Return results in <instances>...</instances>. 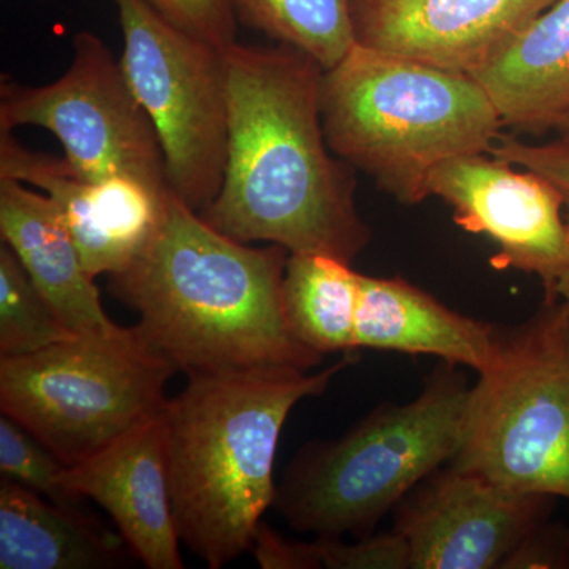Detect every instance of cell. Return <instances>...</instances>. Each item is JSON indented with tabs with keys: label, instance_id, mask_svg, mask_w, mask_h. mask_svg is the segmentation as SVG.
I'll list each match as a JSON object with an SVG mask.
<instances>
[{
	"label": "cell",
	"instance_id": "6da1fadb",
	"mask_svg": "<svg viewBox=\"0 0 569 569\" xmlns=\"http://www.w3.org/2000/svg\"><path fill=\"white\" fill-rule=\"evenodd\" d=\"M228 152L220 192L198 212L239 242H269L351 264L372 239L350 164L326 141L323 69L305 52L224 48Z\"/></svg>",
	"mask_w": 569,
	"mask_h": 569
},
{
	"label": "cell",
	"instance_id": "7a4b0ae2",
	"mask_svg": "<svg viewBox=\"0 0 569 569\" xmlns=\"http://www.w3.org/2000/svg\"><path fill=\"white\" fill-rule=\"evenodd\" d=\"M290 252L220 233L173 192L149 246L118 274L116 299L187 377L291 367L312 370L325 355L296 339L282 305Z\"/></svg>",
	"mask_w": 569,
	"mask_h": 569
},
{
	"label": "cell",
	"instance_id": "3957f363",
	"mask_svg": "<svg viewBox=\"0 0 569 569\" xmlns=\"http://www.w3.org/2000/svg\"><path fill=\"white\" fill-rule=\"evenodd\" d=\"M358 359L343 353L318 373L291 367L193 376L164 403L171 508L179 538L211 569L252 550L274 507L280 433L296 403L323 395Z\"/></svg>",
	"mask_w": 569,
	"mask_h": 569
},
{
	"label": "cell",
	"instance_id": "277c9868",
	"mask_svg": "<svg viewBox=\"0 0 569 569\" xmlns=\"http://www.w3.org/2000/svg\"><path fill=\"white\" fill-rule=\"evenodd\" d=\"M320 108L331 151L406 206L432 197L441 164L489 153L505 126L471 74L358 43L323 70Z\"/></svg>",
	"mask_w": 569,
	"mask_h": 569
},
{
	"label": "cell",
	"instance_id": "5b68a950",
	"mask_svg": "<svg viewBox=\"0 0 569 569\" xmlns=\"http://www.w3.org/2000/svg\"><path fill=\"white\" fill-rule=\"evenodd\" d=\"M470 392L460 366L441 361L417 399L383 403L346 436L307 445L277 488V512L317 538L370 537L422 479L458 455Z\"/></svg>",
	"mask_w": 569,
	"mask_h": 569
},
{
	"label": "cell",
	"instance_id": "8992f818",
	"mask_svg": "<svg viewBox=\"0 0 569 569\" xmlns=\"http://www.w3.org/2000/svg\"><path fill=\"white\" fill-rule=\"evenodd\" d=\"M176 372L138 325L77 336L0 358V408L70 468L162 413Z\"/></svg>",
	"mask_w": 569,
	"mask_h": 569
},
{
	"label": "cell",
	"instance_id": "52a82bcc",
	"mask_svg": "<svg viewBox=\"0 0 569 569\" xmlns=\"http://www.w3.org/2000/svg\"><path fill=\"white\" fill-rule=\"evenodd\" d=\"M451 466L505 488L569 500V305L545 299L501 329L496 362L471 387Z\"/></svg>",
	"mask_w": 569,
	"mask_h": 569
},
{
	"label": "cell",
	"instance_id": "ba28073f",
	"mask_svg": "<svg viewBox=\"0 0 569 569\" xmlns=\"http://www.w3.org/2000/svg\"><path fill=\"white\" fill-rule=\"evenodd\" d=\"M121 67L159 134L170 190L201 212L220 192L228 152L224 48L183 31L149 0H112Z\"/></svg>",
	"mask_w": 569,
	"mask_h": 569
},
{
	"label": "cell",
	"instance_id": "9c48e42d",
	"mask_svg": "<svg viewBox=\"0 0 569 569\" xmlns=\"http://www.w3.org/2000/svg\"><path fill=\"white\" fill-rule=\"evenodd\" d=\"M33 126L61 141L82 178H130L157 193L171 192L156 127L138 102L110 48L92 32L73 40V59L59 80L0 84V132Z\"/></svg>",
	"mask_w": 569,
	"mask_h": 569
},
{
	"label": "cell",
	"instance_id": "30bf717a",
	"mask_svg": "<svg viewBox=\"0 0 569 569\" xmlns=\"http://www.w3.org/2000/svg\"><path fill=\"white\" fill-rule=\"evenodd\" d=\"M557 497L520 492L451 466L438 468L396 507L392 531L408 569H493L548 522Z\"/></svg>",
	"mask_w": 569,
	"mask_h": 569
},
{
	"label": "cell",
	"instance_id": "8fae6325",
	"mask_svg": "<svg viewBox=\"0 0 569 569\" xmlns=\"http://www.w3.org/2000/svg\"><path fill=\"white\" fill-rule=\"evenodd\" d=\"M430 194L451 206L456 223L496 242L497 268L538 277L548 301L569 268L563 197L541 176L490 153L458 157L436 170Z\"/></svg>",
	"mask_w": 569,
	"mask_h": 569
},
{
	"label": "cell",
	"instance_id": "7c38bea8",
	"mask_svg": "<svg viewBox=\"0 0 569 569\" xmlns=\"http://www.w3.org/2000/svg\"><path fill=\"white\" fill-rule=\"evenodd\" d=\"M0 178L31 183L50 198L96 279L123 271L149 246L170 194L130 178H82L63 157L32 151L11 132H0Z\"/></svg>",
	"mask_w": 569,
	"mask_h": 569
},
{
	"label": "cell",
	"instance_id": "4fadbf2b",
	"mask_svg": "<svg viewBox=\"0 0 569 569\" xmlns=\"http://www.w3.org/2000/svg\"><path fill=\"white\" fill-rule=\"evenodd\" d=\"M556 0H351L356 43L471 74Z\"/></svg>",
	"mask_w": 569,
	"mask_h": 569
},
{
	"label": "cell",
	"instance_id": "5bb4252c",
	"mask_svg": "<svg viewBox=\"0 0 569 569\" xmlns=\"http://www.w3.org/2000/svg\"><path fill=\"white\" fill-rule=\"evenodd\" d=\"M62 486L69 500L91 498L108 511L142 565L186 568L171 508L162 413L86 462L67 468Z\"/></svg>",
	"mask_w": 569,
	"mask_h": 569
},
{
	"label": "cell",
	"instance_id": "9a60e30c",
	"mask_svg": "<svg viewBox=\"0 0 569 569\" xmlns=\"http://www.w3.org/2000/svg\"><path fill=\"white\" fill-rule=\"evenodd\" d=\"M501 329L441 305L402 277H361L356 348L437 356L482 373L496 362Z\"/></svg>",
	"mask_w": 569,
	"mask_h": 569
},
{
	"label": "cell",
	"instance_id": "2e32d148",
	"mask_svg": "<svg viewBox=\"0 0 569 569\" xmlns=\"http://www.w3.org/2000/svg\"><path fill=\"white\" fill-rule=\"evenodd\" d=\"M0 236L74 335L107 337L121 331L104 312L96 277L82 264L47 194L0 178Z\"/></svg>",
	"mask_w": 569,
	"mask_h": 569
},
{
	"label": "cell",
	"instance_id": "e0dca14e",
	"mask_svg": "<svg viewBox=\"0 0 569 569\" xmlns=\"http://www.w3.org/2000/svg\"><path fill=\"white\" fill-rule=\"evenodd\" d=\"M471 77L505 126L553 129L569 111V0L550 3Z\"/></svg>",
	"mask_w": 569,
	"mask_h": 569
},
{
	"label": "cell",
	"instance_id": "ac0fdd59",
	"mask_svg": "<svg viewBox=\"0 0 569 569\" xmlns=\"http://www.w3.org/2000/svg\"><path fill=\"white\" fill-rule=\"evenodd\" d=\"M133 556L121 533L20 482L0 481V568L107 569Z\"/></svg>",
	"mask_w": 569,
	"mask_h": 569
},
{
	"label": "cell",
	"instance_id": "d6986e66",
	"mask_svg": "<svg viewBox=\"0 0 569 569\" xmlns=\"http://www.w3.org/2000/svg\"><path fill=\"white\" fill-rule=\"evenodd\" d=\"M361 277L351 264L317 253H290L282 282L288 326L317 353L356 351Z\"/></svg>",
	"mask_w": 569,
	"mask_h": 569
},
{
	"label": "cell",
	"instance_id": "ffe728a7",
	"mask_svg": "<svg viewBox=\"0 0 569 569\" xmlns=\"http://www.w3.org/2000/svg\"><path fill=\"white\" fill-rule=\"evenodd\" d=\"M236 18L305 52L323 70L356 44L351 0H231Z\"/></svg>",
	"mask_w": 569,
	"mask_h": 569
},
{
	"label": "cell",
	"instance_id": "44dd1931",
	"mask_svg": "<svg viewBox=\"0 0 569 569\" xmlns=\"http://www.w3.org/2000/svg\"><path fill=\"white\" fill-rule=\"evenodd\" d=\"M33 283L10 246H0V358L37 353L77 337Z\"/></svg>",
	"mask_w": 569,
	"mask_h": 569
},
{
	"label": "cell",
	"instance_id": "7402d4cb",
	"mask_svg": "<svg viewBox=\"0 0 569 569\" xmlns=\"http://www.w3.org/2000/svg\"><path fill=\"white\" fill-rule=\"evenodd\" d=\"M69 467L44 447L39 438L18 425L14 419L0 418V473L2 478L20 482L58 503H78L69 500L62 478Z\"/></svg>",
	"mask_w": 569,
	"mask_h": 569
},
{
	"label": "cell",
	"instance_id": "603a6c76",
	"mask_svg": "<svg viewBox=\"0 0 569 569\" xmlns=\"http://www.w3.org/2000/svg\"><path fill=\"white\" fill-rule=\"evenodd\" d=\"M310 546L316 569H408L406 545L392 530L353 542L342 538H317Z\"/></svg>",
	"mask_w": 569,
	"mask_h": 569
},
{
	"label": "cell",
	"instance_id": "cb8c5ba5",
	"mask_svg": "<svg viewBox=\"0 0 569 569\" xmlns=\"http://www.w3.org/2000/svg\"><path fill=\"white\" fill-rule=\"evenodd\" d=\"M167 20L216 47L236 41V13L231 0H149Z\"/></svg>",
	"mask_w": 569,
	"mask_h": 569
},
{
	"label": "cell",
	"instance_id": "d4e9b609",
	"mask_svg": "<svg viewBox=\"0 0 569 569\" xmlns=\"http://www.w3.org/2000/svg\"><path fill=\"white\" fill-rule=\"evenodd\" d=\"M490 156L529 170L552 183L569 208V141L527 142L501 133Z\"/></svg>",
	"mask_w": 569,
	"mask_h": 569
},
{
	"label": "cell",
	"instance_id": "484cf974",
	"mask_svg": "<svg viewBox=\"0 0 569 569\" xmlns=\"http://www.w3.org/2000/svg\"><path fill=\"white\" fill-rule=\"evenodd\" d=\"M503 569H569V527L560 522L541 523L505 560Z\"/></svg>",
	"mask_w": 569,
	"mask_h": 569
},
{
	"label": "cell",
	"instance_id": "4316f807",
	"mask_svg": "<svg viewBox=\"0 0 569 569\" xmlns=\"http://www.w3.org/2000/svg\"><path fill=\"white\" fill-rule=\"evenodd\" d=\"M567 222L569 227V208H567ZM556 298L561 299V301H565L567 305H569V268L567 269V272L561 276L559 283H557Z\"/></svg>",
	"mask_w": 569,
	"mask_h": 569
},
{
	"label": "cell",
	"instance_id": "83f0119b",
	"mask_svg": "<svg viewBox=\"0 0 569 569\" xmlns=\"http://www.w3.org/2000/svg\"><path fill=\"white\" fill-rule=\"evenodd\" d=\"M552 130H556L561 140L569 141V111L561 116L560 121L553 126Z\"/></svg>",
	"mask_w": 569,
	"mask_h": 569
}]
</instances>
